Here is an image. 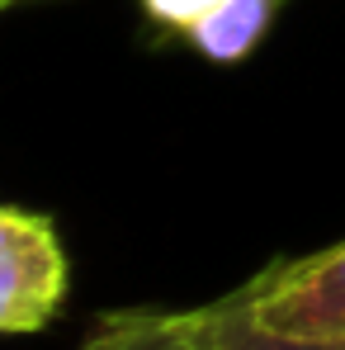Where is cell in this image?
<instances>
[{
    "label": "cell",
    "instance_id": "obj_1",
    "mask_svg": "<svg viewBox=\"0 0 345 350\" xmlns=\"http://www.w3.org/2000/svg\"><path fill=\"white\" fill-rule=\"evenodd\" d=\"M71 265L57 223L48 213L5 204L0 208V332H43L66 303Z\"/></svg>",
    "mask_w": 345,
    "mask_h": 350
},
{
    "label": "cell",
    "instance_id": "obj_2",
    "mask_svg": "<svg viewBox=\"0 0 345 350\" xmlns=\"http://www.w3.org/2000/svg\"><path fill=\"white\" fill-rule=\"evenodd\" d=\"M251 312L265 332L298 341H341L345 336V241L317 256L270 265L246 280Z\"/></svg>",
    "mask_w": 345,
    "mask_h": 350
},
{
    "label": "cell",
    "instance_id": "obj_3",
    "mask_svg": "<svg viewBox=\"0 0 345 350\" xmlns=\"http://www.w3.org/2000/svg\"><path fill=\"white\" fill-rule=\"evenodd\" d=\"M218 317L208 308H184V312H156V308H133L105 317L76 350H213Z\"/></svg>",
    "mask_w": 345,
    "mask_h": 350
},
{
    "label": "cell",
    "instance_id": "obj_4",
    "mask_svg": "<svg viewBox=\"0 0 345 350\" xmlns=\"http://www.w3.org/2000/svg\"><path fill=\"white\" fill-rule=\"evenodd\" d=\"M270 14H275V0H223L189 33V43L213 62H241L270 29Z\"/></svg>",
    "mask_w": 345,
    "mask_h": 350
},
{
    "label": "cell",
    "instance_id": "obj_5",
    "mask_svg": "<svg viewBox=\"0 0 345 350\" xmlns=\"http://www.w3.org/2000/svg\"><path fill=\"white\" fill-rule=\"evenodd\" d=\"M213 317H218V336L213 350H345L341 341H298V336H279V332H265L251 312V289H232L227 298L213 303Z\"/></svg>",
    "mask_w": 345,
    "mask_h": 350
},
{
    "label": "cell",
    "instance_id": "obj_6",
    "mask_svg": "<svg viewBox=\"0 0 345 350\" xmlns=\"http://www.w3.org/2000/svg\"><path fill=\"white\" fill-rule=\"evenodd\" d=\"M223 0H142V10H147V19H156L161 29H171V33H194L213 10H218Z\"/></svg>",
    "mask_w": 345,
    "mask_h": 350
},
{
    "label": "cell",
    "instance_id": "obj_7",
    "mask_svg": "<svg viewBox=\"0 0 345 350\" xmlns=\"http://www.w3.org/2000/svg\"><path fill=\"white\" fill-rule=\"evenodd\" d=\"M5 5H19V0H5Z\"/></svg>",
    "mask_w": 345,
    "mask_h": 350
}]
</instances>
